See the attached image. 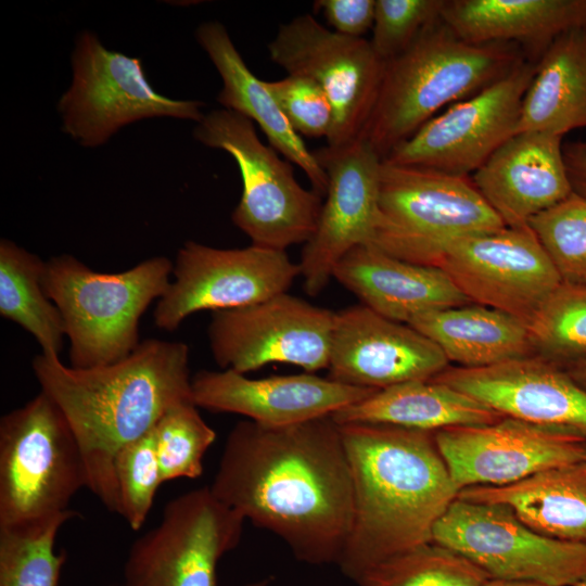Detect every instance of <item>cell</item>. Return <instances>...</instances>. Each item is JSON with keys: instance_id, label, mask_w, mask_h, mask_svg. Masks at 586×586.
<instances>
[{"instance_id": "1", "label": "cell", "mask_w": 586, "mask_h": 586, "mask_svg": "<svg viewBox=\"0 0 586 586\" xmlns=\"http://www.w3.org/2000/svg\"><path fill=\"white\" fill-rule=\"evenodd\" d=\"M213 494L285 543L307 564H337L354 514L351 468L332 416L270 428L239 421L229 432Z\"/></svg>"}, {"instance_id": "2", "label": "cell", "mask_w": 586, "mask_h": 586, "mask_svg": "<svg viewBox=\"0 0 586 586\" xmlns=\"http://www.w3.org/2000/svg\"><path fill=\"white\" fill-rule=\"evenodd\" d=\"M189 357L183 342L148 339L105 366L74 368L44 353L33 359L40 391L59 406L80 446L87 488L109 511L118 513V451L148 433L169 408L192 400Z\"/></svg>"}, {"instance_id": "3", "label": "cell", "mask_w": 586, "mask_h": 586, "mask_svg": "<svg viewBox=\"0 0 586 586\" xmlns=\"http://www.w3.org/2000/svg\"><path fill=\"white\" fill-rule=\"evenodd\" d=\"M339 425L351 468L354 514L336 565L356 583L378 564L431 543L459 489L434 432L383 423Z\"/></svg>"}, {"instance_id": "4", "label": "cell", "mask_w": 586, "mask_h": 586, "mask_svg": "<svg viewBox=\"0 0 586 586\" xmlns=\"http://www.w3.org/2000/svg\"><path fill=\"white\" fill-rule=\"evenodd\" d=\"M527 60L515 43H469L441 18L384 62L379 93L359 138L382 161L442 109L501 79Z\"/></svg>"}, {"instance_id": "5", "label": "cell", "mask_w": 586, "mask_h": 586, "mask_svg": "<svg viewBox=\"0 0 586 586\" xmlns=\"http://www.w3.org/2000/svg\"><path fill=\"white\" fill-rule=\"evenodd\" d=\"M173 268L165 256L115 273L94 271L69 254L47 260L42 285L62 315L69 366H105L130 355L140 344V318L167 291Z\"/></svg>"}, {"instance_id": "6", "label": "cell", "mask_w": 586, "mask_h": 586, "mask_svg": "<svg viewBox=\"0 0 586 586\" xmlns=\"http://www.w3.org/2000/svg\"><path fill=\"white\" fill-rule=\"evenodd\" d=\"M504 227L471 176L382 161L371 243L382 252L436 267L458 239Z\"/></svg>"}, {"instance_id": "7", "label": "cell", "mask_w": 586, "mask_h": 586, "mask_svg": "<svg viewBox=\"0 0 586 586\" xmlns=\"http://www.w3.org/2000/svg\"><path fill=\"white\" fill-rule=\"evenodd\" d=\"M77 438L42 391L0 420V526L65 512L87 487Z\"/></svg>"}, {"instance_id": "8", "label": "cell", "mask_w": 586, "mask_h": 586, "mask_svg": "<svg viewBox=\"0 0 586 586\" xmlns=\"http://www.w3.org/2000/svg\"><path fill=\"white\" fill-rule=\"evenodd\" d=\"M193 136L206 146L226 151L238 164L243 189L231 219L253 245L285 251L310 239L322 196L297 182L290 162L260 141L250 118L214 110L196 123Z\"/></svg>"}, {"instance_id": "9", "label": "cell", "mask_w": 586, "mask_h": 586, "mask_svg": "<svg viewBox=\"0 0 586 586\" xmlns=\"http://www.w3.org/2000/svg\"><path fill=\"white\" fill-rule=\"evenodd\" d=\"M73 80L58 103L62 129L80 145L105 143L137 120L173 117L199 123L203 102L174 100L149 84L141 61L107 50L91 31H82L72 55Z\"/></svg>"}, {"instance_id": "10", "label": "cell", "mask_w": 586, "mask_h": 586, "mask_svg": "<svg viewBox=\"0 0 586 586\" xmlns=\"http://www.w3.org/2000/svg\"><path fill=\"white\" fill-rule=\"evenodd\" d=\"M460 553L489 578L575 586L586 578V546L543 535L502 504L457 497L433 540Z\"/></svg>"}, {"instance_id": "11", "label": "cell", "mask_w": 586, "mask_h": 586, "mask_svg": "<svg viewBox=\"0 0 586 586\" xmlns=\"http://www.w3.org/2000/svg\"><path fill=\"white\" fill-rule=\"evenodd\" d=\"M244 522L209 486L173 498L129 549L125 586H217V564L239 544Z\"/></svg>"}, {"instance_id": "12", "label": "cell", "mask_w": 586, "mask_h": 586, "mask_svg": "<svg viewBox=\"0 0 586 586\" xmlns=\"http://www.w3.org/2000/svg\"><path fill=\"white\" fill-rule=\"evenodd\" d=\"M268 52L288 75L313 79L328 95L333 111L328 146L346 145L360 137L384 69L370 40L337 34L306 13L279 26Z\"/></svg>"}, {"instance_id": "13", "label": "cell", "mask_w": 586, "mask_h": 586, "mask_svg": "<svg viewBox=\"0 0 586 586\" xmlns=\"http://www.w3.org/2000/svg\"><path fill=\"white\" fill-rule=\"evenodd\" d=\"M298 264L285 251L251 244L218 249L187 241L178 250L173 279L154 309L156 327L174 331L192 314L253 305L288 292Z\"/></svg>"}, {"instance_id": "14", "label": "cell", "mask_w": 586, "mask_h": 586, "mask_svg": "<svg viewBox=\"0 0 586 586\" xmlns=\"http://www.w3.org/2000/svg\"><path fill=\"white\" fill-rule=\"evenodd\" d=\"M334 313L288 292L213 311L207 329L211 352L222 370L242 374L276 362L308 373L328 369Z\"/></svg>"}, {"instance_id": "15", "label": "cell", "mask_w": 586, "mask_h": 586, "mask_svg": "<svg viewBox=\"0 0 586 586\" xmlns=\"http://www.w3.org/2000/svg\"><path fill=\"white\" fill-rule=\"evenodd\" d=\"M535 69V62L524 60L501 79L432 117L383 162L472 175L517 133Z\"/></svg>"}, {"instance_id": "16", "label": "cell", "mask_w": 586, "mask_h": 586, "mask_svg": "<svg viewBox=\"0 0 586 586\" xmlns=\"http://www.w3.org/2000/svg\"><path fill=\"white\" fill-rule=\"evenodd\" d=\"M436 267L472 303L508 313L526 324L562 283L528 226L458 239Z\"/></svg>"}, {"instance_id": "17", "label": "cell", "mask_w": 586, "mask_h": 586, "mask_svg": "<svg viewBox=\"0 0 586 586\" xmlns=\"http://www.w3.org/2000/svg\"><path fill=\"white\" fill-rule=\"evenodd\" d=\"M436 446L459 492L505 486L586 459V436L565 428L505 417L483 425L434 432Z\"/></svg>"}, {"instance_id": "18", "label": "cell", "mask_w": 586, "mask_h": 586, "mask_svg": "<svg viewBox=\"0 0 586 586\" xmlns=\"http://www.w3.org/2000/svg\"><path fill=\"white\" fill-rule=\"evenodd\" d=\"M313 153L328 176V189L316 230L304 244L298 266L305 291L315 296L327 286L345 254L372 243L382 158L362 138Z\"/></svg>"}, {"instance_id": "19", "label": "cell", "mask_w": 586, "mask_h": 586, "mask_svg": "<svg viewBox=\"0 0 586 586\" xmlns=\"http://www.w3.org/2000/svg\"><path fill=\"white\" fill-rule=\"evenodd\" d=\"M448 365L442 349L407 323L362 304L334 313L328 378L336 382L383 390L431 380Z\"/></svg>"}, {"instance_id": "20", "label": "cell", "mask_w": 586, "mask_h": 586, "mask_svg": "<svg viewBox=\"0 0 586 586\" xmlns=\"http://www.w3.org/2000/svg\"><path fill=\"white\" fill-rule=\"evenodd\" d=\"M191 387L198 407L241 415L270 428L332 416L378 391L308 372L251 379L229 369L200 370Z\"/></svg>"}, {"instance_id": "21", "label": "cell", "mask_w": 586, "mask_h": 586, "mask_svg": "<svg viewBox=\"0 0 586 586\" xmlns=\"http://www.w3.org/2000/svg\"><path fill=\"white\" fill-rule=\"evenodd\" d=\"M504 417L565 428L586 436V390L568 372L533 355L483 368L447 367L431 379Z\"/></svg>"}, {"instance_id": "22", "label": "cell", "mask_w": 586, "mask_h": 586, "mask_svg": "<svg viewBox=\"0 0 586 586\" xmlns=\"http://www.w3.org/2000/svg\"><path fill=\"white\" fill-rule=\"evenodd\" d=\"M562 146L561 136L519 131L471 175L506 227L527 226L531 218L573 192Z\"/></svg>"}, {"instance_id": "23", "label": "cell", "mask_w": 586, "mask_h": 586, "mask_svg": "<svg viewBox=\"0 0 586 586\" xmlns=\"http://www.w3.org/2000/svg\"><path fill=\"white\" fill-rule=\"evenodd\" d=\"M332 278L362 305L407 324L426 313L472 304L440 267L409 263L371 244L345 254Z\"/></svg>"}, {"instance_id": "24", "label": "cell", "mask_w": 586, "mask_h": 586, "mask_svg": "<svg viewBox=\"0 0 586 586\" xmlns=\"http://www.w3.org/2000/svg\"><path fill=\"white\" fill-rule=\"evenodd\" d=\"M441 17L469 43H515L537 63L557 37L586 26V0H445Z\"/></svg>"}, {"instance_id": "25", "label": "cell", "mask_w": 586, "mask_h": 586, "mask_svg": "<svg viewBox=\"0 0 586 586\" xmlns=\"http://www.w3.org/2000/svg\"><path fill=\"white\" fill-rule=\"evenodd\" d=\"M195 37L222 80L218 103L255 122L269 145L301 167L311 189L323 198L328 189L326 171L293 130L265 81L250 71L225 26L217 21L202 23Z\"/></svg>"}, {"instance_id": "26", "label": "cell", "mask_w": 586, "mask_h": 586, "mask_svg": "<svg viewBox=\"0 0 586 586\" xmlns=\"http://www.w3.org/2000/svg\"><path fill=\"white\" fill-rule=\"evenodd\" d=\"M458 497L506 505L536 532L586 546V459L505 486L467 487Z\"/></svg>"}, {"instance_id": "27", "label": "cell", "mask_w": 586, "mask_h": 586, "mask_svg": "<svg viewBox=\"0 0 586 586\" xmlns=\"http://www.w3.org/2000/svg\"><path fill=\"white\" fill-rule=\"evenodd\" d=\"M332 418L337 424L383 423L436 432L454 426L489 424L505 417L451 386L428 380L378 390L342 408Z\"/></svg>"}, {"instance_id": "28", "label": "cell", "mask_w": 586, "mask_h": 586, "mask_svg": "<svg viewBox=\"0 0 586 586\" xmlns=\"http://www.w3.org/2000/svg\"><path fill=\"white\" fill-rule=\"evenodd\" d=\"M408 324L458 367L483 368L535 355L524 321L479 304L426 313Z\"/></svg>"}, {"instance_id": "29", "label": "cell", "mask_w": 586, "mask_h": 586, "mask_svg": "<svg viewBox=\"0 0 586 586\" xmlns=\"http://www.w3.org/2000/svg\"><path fill=\"white\" fill-rule=\"evenodd\" d=\"M578 128H586V26L561 34L537 61L517 132L564 137Z\"/></svg>"}, {"instance_id": "30", "label": "cell", "mask_w": 586, "mask_h": 586, "mask_svg": "<svg viewBox=\"0 0 586 586\" xmlns=\"http://www.w3.org/2000/svg\"><path fill=\"white\" fill-rule=\"evenodd\" d=\"M39 256L9 239L0 241V315L31 334L41 353L60 356L65 327L42 285Z\"/></svg>"}, {"instance_id": "31", "label": "cell", "mask_w": 586, "mask_h": 586, "mask_svg": "<svg viewBox=\"0 0 586 586\" xmlns=\"http://www.w3.org/2000/svg\"><path fill=\"white\" fill-rule=\"evenodd\" d=\"M67 510L41 520L0 526V586H58L66 556L54 549Z\"/></svg>"}, {"instance_id": "32", "label": "cell", "mask_w": 586, "mask_h": 586, "mask_svg": "<svg viewBox=\"0 0 586 586\" xmlns=\"http://www.w3.org/2000/svg\"><path fill=\"white\" fill-rule=\"evenodd\" d=\"M535 355L566 369L586 358V286L562 282L527 324Z\"/></svg>"}, {"instance_id": "33", "label": "cell", "mask_w": 586, "mask_h": 586, "mask_svg": "<svg viewBox=\"0 0 586 586\" xmlns=\"http://www.w3.org/2000/svg\"><path fill=\"white\" fill-rule=\"evenodd\" d=\"M489 577L470 560L431 542L369 570L358 586H482Z\"/></svg>"}, {"instance_id": "34", "label": "cell", "mask_w": 586, "mask_h": 586, "mask_svg": "<svg viewBox=\"0 0 586 586\" xmlns=\"http://www.w3.org/2000/svg\"><path fill=\"white\" fill-rule=\"evenodd\" d=\"M192 400L169 408L152 428L163 483L198 479L216 432L201 417Z\"/></svg>"}, {"instance_id": "35", "label": "cell", "mask_w": 586, "mask_h": 586, "mask_svg": "<svg viewBox=\"0 0 586 586\" xmlns=\"http://www.w3.org/2000/svg\"><path fill=\"white\" fill-rule=\"evenodd\" d=\"M562 282L586 286V199L572 192L530 219Z\"/></svg>"}, {"instance_id": "36", "label": "cell", "mask_w": 586, "mask_h": 586, "mask_svg": "<svg viewBox=\"0 0 586 586\" xmlns=\"http://www.w3.org/2000/svg\"><path fill=\"white\" fill-rule=\"evenodd\" d=\"M114 474L118 514L138 531L148 518L158 486L163 484L152 429L118 451Z\"/></svg>"}, {"instance_id": "37", "label": "cell", "mask_w": 586, "mask_h": 586, "mask_svg": "<svg viewBox=\"0 0 586 586\" xmlns=\"http://www.w3.org/2000/svg\"><path fill=\"white\" fill-rule=\"evenodd\" d=\"M445 0H375L372 38L387 62L406 51L430 24L441 18Z\"/></svg>"}, {"instance_id": "38", "label": "cell", "mask_w": 586, "mask_h": 586, "mask_svg": "<svg viewBox=\"0 0 586 586\" xmlns=\"http://www.w3.org/2000/svg\"><path fill=\"white\" fill-rule=\"evenodd\" d=\"M265 84L297 135L328 137L333 111L328 95L317 82L305 76L288 75Z\"/></svg>"}, {"instance_id": "39", "label": "cell", "mask_w": 586, "mask_h": 586, "mask_svg": "<svg viewBox=\"0 0 586 586\" xmlns=\"http://www.w3.org/2000/svg\"><path fill=\"white\" fill-rule=\"evenodd\" d=\"M375 0H317L314 10L322 14L337 34L362 38L374 20Z\"/></svg>"}, {"instance_id": "40", "label": "cell", "mask_w": 586, "mask_h": 586, "mask_svg": "<svg viewBox=\"0 0 586 586\" xmlns=\"http://www.w3.org/2000/svg\"><path fill=\"white\" fill-rule=\"evenodd\" d=\"M562 151L572 191L586 199V140L565 141Z\"/></svg>"}, {"instance_id": "41", "label": "cell", "mask_w": 586, "mask_h": 586, "mask_svg": "<svg viewBox=\"0 0 586 586\" xmlns=\"http://www.w3.org/2000/svg\"><path fill=\"white\" fill-rule=\"evenodd\" d=\"M564 370L579 386L586 390V358L571 365Z\"/></svg>"}, {"instance_id": "42", "label": "cell", "mask_w": 586, "mask_h": 586, "mask_svg": "<svg viewBox=\"0 0 586 586\" xmlns=\"http://www.w3.org/2000/svg\"><path fill=\"white\" fill-rule=\"evenodd\" d=\"M482 586H550L537 582L530 581H511V579H498L488 578Z\"/></svg>"}, {"instance_id": "43", "label": "cell", "mask_w": 586, "mask_h": 586, "mask_svg": "<svg viewBox=\"0 0 586 586\" xmlns=\"http://www.w3.org/2000/svg\"><path fill=\"white\" fill-rule=\"evenodd\" d=\"M270 584V578L269 577H265V578H262V579H258V581H253V582H250L243 586H268Z\"/></svg>"}, {"instance_id": "44", "label": "cell", "mask_w": 586, "mask_h": 586, "mask_svg": "<svg viewBox=\"0 0 586 586\" xmlns=\"http://www.w3.org/2000/svg\"><path fill=\"white\" fill-rule=\"evenodd\" d=\"M575 586H586V578L577 583Z\"/></svg>"}, {"instance_id": "45", "label": "cell", "mask_w": 586, "mask_h": 586, "mask_svg": "<svg viewBox=\"0 0 586 586\" xmlns=\"http://www.w3.org/2000/svg\"><path fill=\"white\" fill-rule=\"evenodd\" d=\"M356 586H358V585H356Z\"/></svg>"}]
</instances>
